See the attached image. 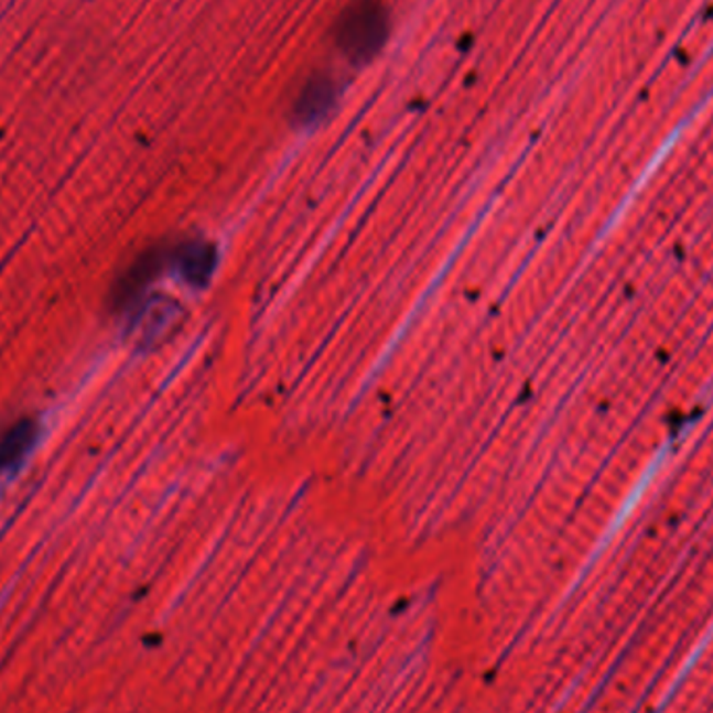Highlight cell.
I'll list each match as a JSON object with an SVG mask.
<instances>
[{
    "mask_svg": "<svg viewBox=\"0 0 713 713\" xmlns=\"http://www.w3.org/2000/svg\"><path fill=\"white\" fill-rule=\"evenodd\" d=\"M39 439V425L34 420H20L7 428L0 436V476L18 467Z\"/></svg>",
    "mask_w": 713,
    "mask_h": 713,
    "instance_id": "2",
    "label": "cell"
},
{
    "mask_svg": "<svg viewBox=\"0 0 713 713\" xmlns=\"http://www.w3.org/2000/svg\"><path fill=\"white\" fill-rule=\"evenodd\" d=\"M159 261H161V255H154V252L142 255L134 266L121 276L116 290L117 305H128L130 301H134L142 289L153 280L154 273L159 270Z\"/></svg>",
    "mask_w": 713,
    "mask_h": 713,
    "instance_id": "3",
    "label": "cell"
},
{
    "mask_svg": "<svg viewBox=\"0 0 713 713\" xmlns=\"http://www.w3.org/2000/svg\"><path fill=\"white\" fill-rule=\"evenodd\" d=\"M177 263H180L182 276L188 282L203 284V282H207V276L212 273V249L207 245H203V242H191L184 249H180Z\"/></svg>",
    "mask_w": 713,
    "mask_h": 713,
    "instance_id": "4",
    "label": "cell"
},
{
    "mask_svg": "<svg viewBox=\"0 0 713 713\" xmlns=\"http://www.w3.org/2000/svg\"><path fill=\"white\" fill-rule=\"evenodd\" d=\"M385 15L376 2H355L353 11L343 21L341 40L350 57H369L385 39Z\"/></svg>",
    "mask_w": 713,
    "mask_h": 713,
    "instance_id": "1",
    "label": "cell"
}]
</instances>
